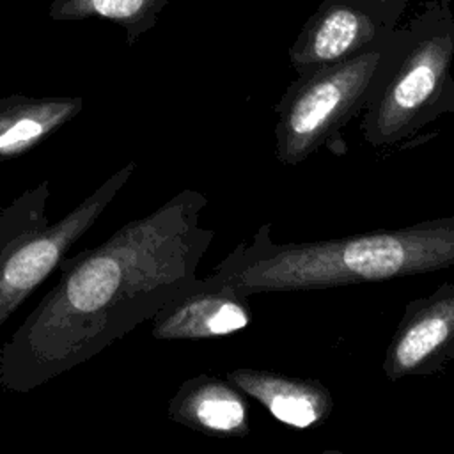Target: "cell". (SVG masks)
Here are the masks:
<instances>
[{"label":"cell","mask_w":454,"mask_h":454,"mask_svg":"<svg viewBox=\"0 0 454 454\" xmlns=\"http://www.w3.org/2000/svg\"><path fill=\"white\" fill-rule=\"evenodd\" d=\"M204 193L181 190L101 245L66 255L55 286L0 346V388L25 394L151 321L199 278L215 231Z\"/></svg>","instance_id":"obj_1"},{"label":"cell","mask_w":454,"mask_h":454,"mask_svg":"<svg viewBox=\"0 0 454 454\" xmlns=\"http://www.w3.org/2000/svg\"><path fill=\"white\" fill-rule=\"evenodd\" d=\"M454 266V216L332 239L275 241L270 223L206 277L245 298L385 282Z\"/></svg>","instance_id":"obj_2"},{"label":"cell","mask_w":454,"mask_h":454,"mask_svg":"<svg viewBox=\"0 0 454 454\" xmlns=\"http://www.w3.org/2000/svg\"><path fill=\"white\" fill-rule=\"evenodd\" d=\"M449 114H454V14L449 0H434L397 27L392 53L360 114V131L374 149H404Z\"/></svg>","instance_id":"obj_3"},{"label":"cell","mask_w":454,"mask_h":454,"mask_svg":"<svg viewBox=\"0 0 454 454\" xmlns=\"http://www.w3.org/2000/svg\"><path fill=\"white\" fill-rule=\"evenodd\" d=\"M397 39V27L380 43L300 73L275 105V156L293 167L316 151L344 154L340 129L367 106Z\"/></svg>","instance_id":"obj_4"},{"label":"cell","mask_w":454,"mask_h":454,"mask_svg":"<svg viewBox=\"0 0 454 454\" xmlns=\"http://www.w3.org/2000/svg\"><path fill=\"white\" fill-rule=\"evenodd\" d=\"M129 161L90 195L66 213L57 223H43L14 238L0 252V326L18 310V307L57 270L69 248L94 225L106 206L135 172Z\"/></svg>","instance_id":"obj_5"},{"label":"cell","mask_w":454,"mask_h":454,"mask_svg":"<svg viewBox=\"0 0 454 454\" xmlns=\"http://www.w3.org/2000/svg\"><path fill=\"white\" fill-rule=\"evenodd\" d=\"M454 360V282L431 294L413 298L388 340L383 374L395 383L413 376H433Z\"/></svg>","instance_id":"obj_6"},{"label":"cell","mask_w":454,"mask_h":454,"mask_svg":"<svg viewBox=\"0 0 454 454\" xmlns=\"http://www.w3.org/2000/svg\"><path fill=\"white\" fill-rule=\"evenodd\" d=\"M392 30L355 0H325L291 44L289 62L300 74L353 57Z\"/></svg>","instance_id":"obj_7"},{"label":"cell","mask_w":454,"mask_h":454,"mask_svg":"<svg viewBox=\"0 0 454 454\" xmlns=\"http://www.w3.org/2000/svg\"><path fill=\"white\" fill-rule=\"evenodd\" d=\"M252 317L245 296L204 277L197 278L149 323L156 340H202L245 330Z\"/></svg>","instance_id":"obj_8"},{"label":"cell","mask_w":454,"mask_h":454,"mask_svg":"<svg viewBox=\"0 0 454 454\" xmlns=\"http://www.w3.org/2000/svg\"><path fill=\"white\" fill-rule=\"evenodd\" d=\"M225 380L247 397L261 403L273 419L287 427L321 426L333 411V395L319 380L255 367L231 369L225 372Z\"/></svg>","instance_id":"obj_9"},{"label":"cell","mask_w":454,"mask_h":454,"mask_svg":"<svg viewBox=\"0 0 454 454\" xmlns=\"http://www.w3.org/2000/svg\"><path fill=\"white\" fill-rule=\"evenodd\" d=\"M247 395L229 380L199 374L181 383L167 406L170 420L215 438H243L250 431Z\"/></svg>","instance_id":"obj_10"},{"label":"cell","mask_w":454,"mask_h":454,"mask_svg":"<svg viewBox=\"0 0 454 454\" xmlns=\"http://www.w3.org/2000/svg\"><path fill=\"white\" fill-rule=\"evenodd\" d=\"M83 108V98H0V160L16 158L46 140Z\"/></svg>","instance_id":"obj_11"},{"label":"cell","mask_w":454,"mask_h":454,"mask_svg":"<svg viewBox=\"0 0 454 454\" xmlns=\"http://www.w3.org/2000/svg\"><path fill=\"white\" fill-rule=\"evenodd\" d=\"M170 0H53L48 14L55 21H82L103 18L126 32L128 44L156 25L158 14Z\"/></svg>","instance_id":"obj_12"},{"label":"cell","mask_w":454,"mask_h":454,"mask_svg":"<svg viewBox=\"0 0 454 454\" xmlns=\"http://www.w3.org/2000/svg\"><path fill=\"white\" fill-rule=\"evenodd\" d=\"M48 199L50 184L48 179H43L0 209V252L20 234L50 222L46 211Z\"/></svg>","instance_id":"obj_13"},{"label":"cell","mask_w":454,"mask_h":454,"mask_svg":"<svg viewBox=\"0 0 454 454\" xmlns=\"http://www.w3.org/2000/svg\"><path fill=\"white\" fill-rule=\"evenodd\" d=\"M355 2L364 9H367L372 16H376L383 25L395 28L410 0H355Z\"/></svg>","instance_id":"obj_14"}]
</instances>
